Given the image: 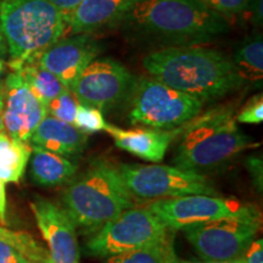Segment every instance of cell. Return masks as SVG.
Returning a JSON list of instances; mask_svg holds the SVG:
<instances>
[{"mask_svg": "<svg viewBox=\"0 0 263 263\" xmlns=\"http://www.w3.org/2000/svg\"><path fill=\"white\" fill-rule=\"evenodd\" d=\"M182 127L174 129H157V128L122 129L112 124H107L105 130L112 137L115 145L118 149L127 151L132 155L149 162L156 163L163 160L171 143L179 136Z\"/></svg>", "mask_w": 263, "mask_h": 263, "instance_id": "cell-16", "label": "cell"}, {"mask_svg": "<svg viewBox=\"0 0 263 263\" xmlns=\"http://www.w3.org/2000/svg\"><path fill=\"white\" fill-rule=\"evenodd\" d=\"M54 5H57L61 11L68 12L73 10L78 4H81L83 0H50Z\"/></svg>", "mask_w": 263, "mask_h": 263, "instance_id": "cell-32", "label": "cell"}, {"mask_svg": "<svg viewBox=\"0 0 263 263\" xmlns=\"http://www.w3.org/2000/svg\"><path fill=\"white\" fill-rule=\"evenodd\" d=\"M179 263H200V262H182V261H179Z\"/></svg>", "mask_w": 263, "mask_h": 263, "instance_id": "cell-38", "label": "cell"}, {"mask_svg": "<svg viewBox=\"0 0 263 263\" xmlns=\"http://www.w3.org/2000/svg\"><path fill=\"white\" fill-rule=\"evenodd\" d=\"M246 167H248L250 174L256 184V186L262 190V159L257 156H250L246 160Z\"/></svg>", "mask_w": 263, "mask_h": 263, "instance_id": "cell-30", "label": "cell"}, {"mask_svg": "<svg viewBox=\"0 0 263 263\" xmlns=\"http://www.w3.org/2000/svg\"><path fill=\"white\" fill-rule=\"evenodd\" d=\"M174 250V235L170 232L162 239L137 250L107 257L106 263H179Z\"/></svg>", "mask_w": 263, "mask_h": 263, "instance_id": "cell-22", "label": "cell"}, {"mask_svg": "<svg viewBox=\"0 0 263 263\" xmlns=\"http://www.w3.org/2000/svg\"><path fill=\"white\" fill-rule=\"evenodd\" d=\"M29 143L31 146L41 147L67 159H76L87 146L88 134L74 124L47 115L33 132Z\"/></svg>", "mask_w": 263, "mask_h": 263, "instance_id": "cell-17", "label": "cell"}, {"mask_svg": "<svg viewBox=\"0 0 263 263\" xmlns=\"http://www.w3.org/2000/svg\"><path fill=\"white\" fill-rule=\"evenodd\" d=\"M236 122L258 124L263 121V98L262 94L255 95L235 115Z\"/></svg>", "mask_w": 263, "mask_h": 263, "instance_id": "cell-26", "label": "cell"}, {"mask_svg": "<svg viewBox=\"0 0 263 263\" xmlns=\"http://www.w3.org/2000/svg\"><path fill=\"white\" fill-rule=\"evenodd\" d=\"M31 155L32 147L28 143L11 138L5 130L0 132V180L18 183Z\"/></svg>", "mask_w": 263, "mask_h": 263, "instance_id": "cell-20", "label": "cell"}, {"mask_svg": "<svg viewBox=\"0 0 263 263\" xmlns=\"http://www.w3.org/2000/svg\"><path fill=\"white\" fill-rule=\"evenodd\" d=\"M42 263H52V262H51V259L49 258V259H47V261H44V262H42Z\"/></svg>", "mask_w": 263, "mask_h": 263, "instance_id": "cell-37", "label": "cell"}, {"mask_svg": "<svg viewBox=\"0 0 263 263\" xmlns=\"http://www.w3.org/2000/svg\"><path fill=\"white\" fill-rule=\"evenodd\" d=\"M73 124L78 129H81L87 134L99 130H105V128L107 126L104 115L100 110L82 104L78 105Z\"/></svg>", "mask_w": 263, "mask_h": 263, "instance_id": "cell-24", "label": "cell"}, {"mask_svg": "<svg viewBox=\"0 0 263 263\" xmlns=\"http://www.w3.org/2000/svg\"><path fill=\"white\" fill-rule=\"evenodd\" d=\"M14 72H18L21 74L29 89L45 106L51 100L59 97L62 91L67 89L59 81L57 76H54L50 71H48L47 68L42 67L38 64L37 59H32V60L24 62L20 66L18 70Z\"/></svg>", "mask_w": 263, "mask_h": 263, "instance_id": "cell-21", "label": "cell"}, {"mask_svg": "<svg viewBox=\"0 0 263 263\" xmlns=\"http://www.w3.org/2000/svg\"><path fill=\"white\" fill-rule=\"evenodd\" d=\"M261 228V213L226 217L183 229L197 255L206 262L240 257Z\"/></svg>", "mask_w": 263, "mask_h": 263, "instance_id": "cell-9", "label": "cell"}, {"mask_svg": "<svg viewBox=\"0 0 263 263\" xmlns=\"http://www.w3.org/2000/svg\"><path fill=\"white\" fill-rule=\"evenodd\" d=\"M0 25L12 71L38 58L67 29L65 12L50 0H0Z\"/></svg>", "mask_w": 263, "mask_h": 263, "instance_id": "cell-5", "label": "cell"}, {"mask_svg": "<svg viewBox=\"0 0 263 263\" xmlns=\"http://www.w3.org/2000/svg\"><path fill=\"white\" fill-rule=\"evenodd\" d=\"M128 121L146 128L174 129L202 111L203 103L154 78L137 80L130 93Z\"/></svg>", "mask_w": 263, "mask_h": 263, "instance_id": "cell-6", "label": "cell"}, {"mask_svg": "<svg viewBox=\"0 0 263 263\" xmlns=\"http://www.w3.org/2000/svg\"><path fill=\"white\" fill-rule=\"evenodd\" d=\"M78 105H80V103H78L74 95L72 94V91L70 89H66L54 100L47 104L45 108H47V115H49V116L64 121L66 123L73 124Z\"/></svg>", "mask_w": 263, "mask_h": 263, "instance_id": "cell-23", "label": "cell"}, {"mask_svg": "<svg viewBox=\"0 0 263 263\" xmlns=\"http://www.w3.org/2000/svg\"><path fill=\"white\" fill-rule=\"evenodd\" d=\"M6 183L0 180V223L3 226L6 224V207H8V202H6Z\"/></svg>", "mask_w": 263, "mask_h": 263, "instance_id": "cell-31", "label": "cell"}, {"mask_svg": "<svg viewBox=\"0 0 263 263\" xmlns=\"http://www.w3.org/2000/svg\"><path fill=\"white\" fill-rule=\"evenodd\" d=\"M52 263H81L77 229L64 207L43 197L29 203Z\"/></svg>", "mask_w": 263, "mask_h": 263, "instance_id": "cell-12", "label": "cell"}, {"mask_svg": "<svg viewBox=\"0 0 263 263\" xmlns=\"http://www.w3.org/2000/svg\"><path fill=\"white\" fill-rule=\"evenodd\" d=\"M103 47L93 34L81 33L61 38L39 55L38 64L47 68L67 89L83 70L100 55Z\"/></svg>", "mask_w": 263, "mask_h": 263, "instance_id": "cell-14", "label": "cell"}, {"mask_svg": "<svg viewBox=\"0 0 263 263\" xmlns=\"http://www.w3.org/2000/svg\"><path fill=\"white\" fill-rule=\"evenodd\" d=\"M199 2L228 21L229 18L246 15L250 0H199Z\"/></svg>", "mask_w": 263, "mask_h": 263, "instance_id": "cell-25", "label": "cell"}, {"mask_svg": "<svg viewBox=\"0 0 263 263\" xmlns=\"http://www.w3.org/2000/svg\"><path fill=\"white\" fill-rule=\"evenodd\" d=\"M2 107H3V99L0 97V132L4 130V126H3V116H2Z\"/></svg>", "mask_w": 263, "mask_h": 263, "instance_id": "cell-35", "label": "cell"}, {"mask_svg": "<svg viewBox=\"0 0 263 263\" xmlns=\"http://www.w3.org/2000/svg\"><path fill=\"white\" fill-rule=\"evenodd\" d=\"M0 263H34L14 245L0 238Z\"/></svg>", "mask_w": 263, "mask_h": 263, "instance_id": "cell-27", "label": "cell"}, {"mask_svg": "<svg viewBox=\"0 0 263 263\" xmlns=\"http://www.w3.org/2000/svg\"><path fill=\"white\" fill-rule=\"evenodd\" d=\"M2 116L6 134L25 143H28L47 116L45 105L33 94L18 72L12 71L5 80Z\"/></svg>", "mask_w": 263, "mask_h": 263, "instance_id": "cell-13", "label": "cell"}, {"mask_svg": "<svg viewBox=\"0 0 263 263\" xmlns=\"http://www.w3.org/2000/svg\"><path fill=\"white\" fill-rule=\"evenodd\" d=\"M139 0H83L65 12L71 34H94L118 27Z\"/></svg>", "mask_w": 263, "mask_h": 263, "instance_id": "cell-15", "label": "cell"}, {"mask_svg": "<svg viewBox=\"0 0 263 263\" xmlns=\"http://www.w3.org/2000/svg\"><path fill=\"white\" fill-rule=\"evenodd\" d=\"M143 66L154 80L203 104L218 100L244 85L232 59L201 45L156 49L145 55Z\"/></svg>", "mask_w": 263, "mask_h": 263, "instance_id": "cell-2", "label": "cell"}, {"mask_svg": "<svg viewBox=\"0 0 263 263\" xmlns=\"http://www.w3.org/2000/svg\"><path fill=\"white\" fill-rule=\"evenodd\" d=\"M6 54H8V47H6L4 34H3L2 25H0V58H4Z\"/></svg>", "mask_w": 263, "mask_h": 263, "instance_id": "cell-33", "label": "cell"}, {"mask_svg": "<svg viewBox=\"0 0 263 263\" xmlns=\"http://www.w3.org/2000/svg\"><path fill=\"white\" fill-rule=\"evenodd\" d=\"M205 263H245V262H244V258H242V256H240V257L229 259V261H210Z\"/></svg>", "mask_w": 263, "mask_h": 263, "instance_id": "cell-34", "label": "cell"}, {"mask_svg": "<svg viewBox=\"0 0 263 263\" xmlns=\"http://www.w3.org/2000/svg\"><path fill=\"white\" fill-rule=\"evenodd\" d=\"M136 78L126 66L110 58L90 62L70 88L78 103L110 111L129 98Z\"/></svg>", "mask_w": 263, "mask_h": 263, "instance_id": "cell-11", "label": "cell"}, {"mask_svg": "<svg viewBox=\"0 0 263 263\" xmlns=\"http://www.w3.org/2000/svg\"><path fill=\"white\" fill-rule=\"evenodd\" d=\"M121 177L133 196L168 199L186 195H212L217 192L202 173L163 164H118Z\"/></svg>", "mask_w": 263, "mask_h": 263, "instance_id": "cell-7", "label": "cell"}, {"mask_svg": "<svg viewBox=\"0 0 263 263\" xmlns=\"http://www.w3.org/2000/svg\"><path fill=\"white\" fill-rule=\"evenodd\" d=\"M146 207L172 232L226 217L249 215L258 211L257 207L234 197L212 195H186L157 199L151 201Z\"/></svg>", "mask_w": 263, "mask_h": 263, "instance_id": "cell-10", "label": "cell"}, {"mask_svg": "<svg viewBox=\"0 0 263 263\" xmlns=\"http://www.w3.org/2000/svg\"><path fill=\"white\" fill-rule=\"evenodd\" d=\"M246 15L251 24L256 27H261L263 22V0H250Z\"/></svg>", "mask_w": 263, "mask_h": 263, "instance_id": "cell-29", "label": "cell"}, {"mask_svg": "<svg viewBox=\"0 0 263 263\" xmlns=\"http://www.w3.org/2000/svg\"><path fill=\"white\" fill-rule=\"evenodd\" d=\"M173 157L174 167L202 173L228 164L258 143L242 133L234 110L228 106L213 107L200 112L184 124Z\"/></svg>", "mask_w": 263, "mask_h": 263, "instance_id": "cell-3", "label": "cell"}, {"mask_svg": "<svg viewBox=\"0 0 263 263\" xmlns=\"http://www.w3.org/2000/svg\"><path fill=\"white\" fill-rule=\"evenodd\" d=\"M133 206L134 196L124 184L118 167L104 159L94 160L62 193V207L76 229L85 234H93Z\"/></svg>", "mask_w": 263, "mask_h": 263, "instance_id": "cell-4", "label": "cell"}, {"mask_svg": "<svg viewBox=\"0 0 263 263\" xmlns=\"http://www.w3.org/2000/svg\"><path fill=\"white\" fill-rule=\"evenodd\" d=\"M170 230L146 206L130 207L93 233L87 251L95 257H111L162 239Z\"/></svg>", "mask_w": 263, "mask_h": 263, "instance_id": "cell-8", "label": "cell"}, {"mask_svg": "<svg viewBox=\"0 0 263 263\" xmlns=\"http://www.w3.org/2000/svg\"><path fill=\"white\" fill-rule=\"evenodd\" d=\"M245 263H263V241L255 239L241 255Z\"/></svg>", "mask_w": 263, "mask_h": 263, "instance_id": "cell-28", "label": "cell"}, {"mask_svg": "<svg viewBox=\"0 0 263 263\" xmlns=\"http://www.w3.org/2000/svg\"><path fill=\"white\" fill-rule=\"evenodd\" d=\"M233 65L242 84L261 85L263 80V39L259 33L249 35L236 45Z\"/></svg>", "mask_w": 263, "mask_h": 263, "instance_id": "cell-19", "label": "cell"}, {"mask_svg": "<svg viewBox=\"0 0 263 263\" xmlns=\"http://www.w3.org/2000/svg\"><path fill=\"white\" fill-rule=\"evenodd\" d=\"M31 147L32 159L29 176L33 183L44 188H55L70 183L74 178L78 171L77 163L72 162L67 157L41 147Z\"/></svg>", "mask_w": 263, "mask_h": 263, "instance_id": "cell-18", "label": "cell"}, {"mask_svg": "<svg viewBox=\"0 0 263 263\" xmlns=\"http://www.w3.org/2000/svg\"><path fill=\"white\" fill-rule=\"evenodd\" d=\"M129 38L167 47H193L215 41L229 21L199 0H139L122 24Z\"/></svg>", "mask_w": 263, "mask_h": 263, "instance_id": "cell-1", "label": "cell"}, {"mask_svg": "<svg viewBox=\"0 0 263 263\" xmlns=\"http://www.w3.org/2000/svg\"><path fill=\"white\" fill-rule=\"evenodd\" d=\"M3 65H4V64H3L2 59H0V72H2V70H3Z\"/></svg>", "mask_w": 263, "mask_h": 263, "instance_id": "cell-36", "label": "cell"}]
</instances>
